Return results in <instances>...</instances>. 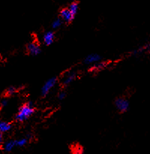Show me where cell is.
<instances>
[{"label":"cell","instance_id":"cell-9","mask_svg":"<svg viewBox=\"0 0 150 154\" xmlns=\"http://www.w3.org/2000/svg\"><path fill=\"white\" fill-rule=\"evenodd\" d=\"M68 8L70 11V13H71L74 16H75V15L76 14V13H77L78 10H79V4H78V2H71L69 5Z\"/></svg>","mask_w":150,"mask_h":154},{"label":"cell","instance_id":"cell-18","mask_svg":"<svg viewBox=\"0 0 150 154\" xmlns=\"http://www.w3.org/2000/svg\"><path fill=\"white\" fill-rule=\"evenodd\" d=\"M148 49L150 50V45H149V46H148Z\"/></svg>","mask_w":150,"mask_h":154},{"label":"cell","instance_id":"cell-12","mask_svg":"<svg viewBox=\"0 0 150 154\" xmlns=\"http://www.w3.org/2000/svg\"><path fill=\"white\" fill-rule=\"evenodd\" d=\"M15 147V142L14 141H8L4 144V150L6 151H10L14 149Z\"/></svg>","mask_w":150,"mask_h":154},{"label":"cell","instance_id":"cell-5","mask_svg":"<svg viewBox=\"0 0 150 154\" xmlns=\"http://www.w3.org/2000/svg\"><path fill=\"white\" fill-rule=\"evenodd\" d=\"M74 16L68 8H64L60 11V19L65 23H70L74 20Z\"/></svg>","mask_w":150,"mask_h":154},{"label":"cell","instance_id":"cell-10","mask_svg":"<svg viewBox=\"0 0 150 154\" xmlns=\"http://www.w3.org/2000/svg\"><path fill=\"white\" fill-rule=\"evenodd\" d=\"M11 129V125L8 122L0 121V132H8Z\"/></svg>","mask_w":150,"mask_h":154},{"label":"cell","instance_id":"cell-16","mask_svg":"<svg viewBox=\"0 0 150 154\" xmlns=\"http://www.w3.org/2000/svg\"><path fill=\"white\" fill-rule=\"evenodd\" d=\"M7 104H8L7 100H3L2 102V105L3 106H5V105H7Z\"/></svg>","mask_w":150,"mask_h":154},{"label":"cell","instance_id":"cell-2","mask_svg":"<svg viewBox=\"0 0 150 154\" xmlns=\"http://www.w3.org/2000/svg\"><path fill=\"white\" fill-rule=\"evenodd\" d=\"M56 82H57V78H55V77L48 79L47 81L44 83L43 87H41L40 93H41L42 96H46V95L50 92V90L55 87V85L56 84Z\"/></svg>","mask_w":150,"mask_h":154},{"label":"cell","instance_id":"cell-8","mask_svg":"<svg viewBox=\"0 0 150 154\" xmlns=\"http://www.w3.org/2000/svg\"><path fill=\"white\" fill-rule=\"evenodd\" d=\"M76 78V73L74 72H70V73L68 74L64 78V80H63V84L64 86H67L68 84H70V83L73 82L75 79Z\"/></svg>","mask_w":150,"mask_h":154},{"label":"cell","instance_id":"cell-1","mask_svg":"<svg viewBox=\"0 0 150 154\" xmlns=\"http://www.w3.org/2000/svg\"><path fill=\"white\" fill-rule=\"evenodd\" d=\"M34 112V107L32 103H26L21 106L16 115V120L18 122H24L28 120Z\"/></svg>","mask_w":150,"mask_h":154},{"label":"cell","instance_id":"cell-6","mask_svg":"<svg viewBox=\"0 0 150 154\" xmlns=\"http://www.w3.org/2000/svg\"><path fill=\"white\" fill-rule=\"evenodd\" d=\"M100 57L97 54H92L87 56L85 59H84V63L86 65L89 64H94V63H99L100 60Z\"/></svg>","mask_w":150,"mask_h":154},{"label":"cell","instance_id":"cell-3","mask_svg":"<svg viewBox=\"0 0 150 154\" xmlns=\"http://www.w3.org/2000/svg\"><path fill=\"white\" fill-rule=\"evenodd\" d=\"M115 106L119 112H125L129 108V102L124 98H118L115 100Z\"/></svg>","mask_w":150,"mask_h":154},{"label":"cell","instance_id":"cell-7","mask_svg":"<svg viewBox=\"0 0 150 154\" xmlns=\"http://www.w3.org/2000/svg\"><path fill=\"white\" fill-rule=\"evenodd\" d=\"M55 39V34L53 32L48 31L45 32L43 35V42L45 45H50L52 44Z\"/></svg>","mask_w":150,"mask_h":154},{"label":"cell","instance_id":"cell-15","mask_svg":"<svg viewBox=\"0 0 150 154\" xmlns=\"http://www.w3.org/2000/svg\"><path fill=\"white\" fill-rule=\"evenodd\" d=\"M66 96V93H64V91H61L58 93V99H59V100H63V99L65 98Z\"/></svg>","mask_w":150,"mask_h":154},{"label":"cell","instance_id":"cell-17","mask_svg":"<svg viewBox=\"0 0 150 154\" xmlns=\"http://www.w3.org/2000/svg\"><path fill=\"white\" fill-rule=\"evenodd\" d=\"M2 142V134L0 132V144H1Z\"/></svg>","mask_w":150,"mask_h":154},{"label":"cell","instance_id":"cell-4","mask_svg":"<svg viewBox=\"0 0 150 154\" xmlns=\"http://www.w3.org/2000/svg\"><path fill=\"white\" fill-rule=\"evenodd\" d=\"M27 52L32 56H38L40 54L41 49H40V45L36 42H31V43L28 44L26 47Z\"/></svg>","mask_w":150,"mask_h":154},{"label":"cell","instance_id":"cell-14","mask_svg":"<svg viewBox=\"0 0 150 154\" xmlns=\"http://www.w3.org/2000/svg\"><path fill=\"white\" fill-rule=\"evenodd\" d=\"M15 92H16V88L14 87H10L7 90V93L8 95H13L14 94Z\"/></svg>","mask_w":150,"mask_h":154},{"label":"cell","instance_id":"cell-11","mask_svg":"<svg viewBox=\"0 0 150 154\" xmlns=\"http://www.w3.org/2000/svg\"><path fill=\"white\" fill-rule=\"evenodd\" d=\"M15 142V147H23L28 142V138H20V139L14 141Z\"/></svg>","mask_w":150,"mask_h":154},{"label":"cell","instance_id":"cell-13","mask_svg":"<svg viewBox=\"0 0 150 154\" xmlns=\"http://www.w3.org/2000/svg\"><path fill=\"white\" fill-rule=\"evenodd\" d=\"M62 24V20L59 18H56L52 22V28L54 29H58Z\"/></svg>","mask_w":150,"mask_h":154}]
</instances>
